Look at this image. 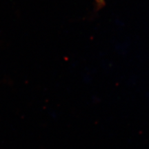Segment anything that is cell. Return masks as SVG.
I'll return each instance as SVG.
<instances>
[{
    "mask_svg": "<svg viewBox=\"0 0 149 149\" xmlns=\"http://www.w3.org/2000/svg\"><path fill=\"white\" fill-rule=\"evenodd\" d=\"M97 3L98 8H100L105 4V0H97Z\"/></svg>",
    "mask_w": 149,
    "mask_h": 149,
    "instance_id": "6da1fadb",
    "label": "cell"
}]
</instances>
